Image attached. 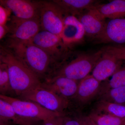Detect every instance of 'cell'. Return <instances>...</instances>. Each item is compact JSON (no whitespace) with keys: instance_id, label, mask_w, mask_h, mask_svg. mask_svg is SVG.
<instances>
[{"instance_id":"obj_1","label":"cell","mask_w":125,"mask_h":125,"mask_svg":"<svg viewBox=\"0 0 125 125\" xmlns=\"http://www.w3.org/2000/svg\"><path fill=\"white\" fill-rule=\"evenodd\" d=\"M5 46L40 79L49 78L60 67L51 56L30 41L20 42L8 38Z\"/></svg>"},{"instance_id":"obj_2","label":"cell","mask_w":125,"mask_h":125,"mask_svg":"<svg viewBox=\"0 0 125 125\" xmlns=\"http://www.w3.org/2000/svg\"><path fill=\"white\" fill-rule=\"evenodd\" d=\"M0 61L7 65L11 88L18 97L42 84L38 76L5 46H1Z\"/></svg>"},{"instance_id":"obj_3","label":"cell","mask_w":125,"mask_h":125,"mask_svg":"<svg viewBox=\"0 0 125 125\" xmlns=\"http://www.w3.org/2000/svg\"><path fill=\"white\" fill-rule=\"evenodd\" d=\"M103 53L101 50L94 53L79 55L69 63H64L49 78L63 76L80 81L90 74Z\"/></svg>"},{"instance_id":"obj_4","label":"cell","mask_w":125,"mask_h":125,"mask_svg":"<svg viewBox=\"0 0 125 125\" xmlns=\"http://www.w3.org/2000/svg\"><path fill=\"white\" fill-rule=\"evenodd\" d=\"M41 84L24 93L19 98L37 103L51 111L66 114V110L70 107V101L43 88Z\"/></svg>"},{"instance_id":"obj_5","label":"cell","mask_w":125,"mask_h":125,"mask_svg":"<svg viewBox=\"0 0 125 125\" xmlns=\"http://www.w3.org/2000/svg\"><path fill=\"white\" fill-rule=\"evenodd\" d=\"M0 98L10 104L19 116L35 122L39 121L43 122L55 117L66 114L51 111L37 103L11 96L0 94Z\"/></svg>"},{"instance_id":"obj_6","label":"cell","mask_w":125,"mask_h":125,"mask_svg":"<svg viewBox=\"0 0 125 125\" xmlns=\"http://www.w3.org/2000/svg\"><path fill=\"white\" fill-rule=\"evenodd\" d=\"M39 1L41 29L60 36L63 29L65 12L52 0Z\"/></svg>"},{"instance_id":"obj_7","label":"cell","mask_w":125,"mask_h":125,"mask_svg":"<svg viewBox=\"0 0 125 125\" xmlns=\"http://www.w3.org/2000/svg\"><path fill=\"white\" fill-rule=\"evenodd\" d=\"M30 42L50 55L61 66L66 60V52L68 48L60 36L48 31H39Z\"/></svg>"},{"instance_id":"obj_8","label":"cell","mask_w":125,"mask_h":125,"mask_svg":"<svg viewBox=\"0 0 125 125\" xmlns=\"http://www.w3.org/2000/svg\"><path fill=\"white\" fill-rule=\"evenodd\" d=\"M6 25L8 38L20 42L30 41L41 29L39 19H23L14 15L10 16Z\"/></svg>"},{"instance_id":"obj_9","label":"cell","mask_w":125,"mask_h":125,"mask_svg":"<svg viewBox=\"0 0 125 125\" xmlns=\"http://www.w3.org/2000/svg\"><path fill=\"white\" fill-rule=\"evenodd\" d=\"M102 82L89 74L79 81L75 97L70 102V107L74 106L76 109H82L94 99L97 98Z\"/></svg>"},{"instance_id":"obj_10","label":"cell","mask_w":125,"mask_h":125,"mask_svg":"<svg viewBox=\"0 0 125 125\" xmlns=\"http://www.w3.org/2000/svg\"><path fill=\"white\" fill-rule=\"evenodd\" d=\"M79 81L65 76H56L45 80L41 85L70 102L76 95Z\"/></svg>"},{"instance_id":"obj_11","label":"cell","mask_w":125,"mask_h":125,"mask_svg":"<svg viewBox=\"0 0 125 125\" xmlns=\"http://www.w3.org/2000/svg\"><path fill=\"white\" fill-rule=\"evenodd\" d=\"M0 5L9 9L14 16L23 19H39V1L0 0Z\"/></svg>"},{"instance_id":"obj_12","label":"cell","mask_w":125,"mask_h":125,"mask_svg":"<svg viewBox=\"0 0 125 125\" xmlns=\"http://www.w3.org/2000/svg\"><path fill=\"white\" fill-rule=\"evenodd\" d=\"M85 35L83 25L76 16L66 13L64 26L60 37L68 48L82 42Z\"/></svg>"},{"instance_id":"obj_13","label":"cell","mask_w":125,"mask_h":125,"mask_svg":"<svg viewBox=\"0 0 125 125\" xmlns=\"http://www.w3.org/2000/svg\"><path fill=\"white\" fill-rule=\"evenodd\" d=\"M122 64L123 61L108 52H103L91 74L100 82L106 81L122 66Z\"/></svg>"},{"instance_id":"obj_14","label":"cell","mask_w":125,"mask_h":125,"mask_svg":"<svg viewBox=\"0 0 125 125\" xmlns=\"http://www.w3.org/2000/svg\"><path fill=\"white\" fill-rule=\"evenodd\" d=\"M83 12L78 16V19L83 25L85 35L95 39L102 33L106 22L92 7Z\"/></svg>"},{"instance_id":"obj_15","label":"cell","mask_w":125,"mask_h":125,"mask_svg":"<svg viewBox=\"0 0 125 125\" xmlns=\"http://www.w3.org/2000/svg\"><path fill=\"white\" fill-rule=\"evenodd\" d=\"M98 42L125 43V18L110 20L106 22L102 33L95 39Z\"/></svg>"},{"instance_id":"obj_16","label":"cell","mask_w":125,"mask_h":125,"mask_svg":"<svg viewBox=\"0 0 125 125\" xmlns=\"http://www.w3.org/2000/svg\"><path fill=\"white\" fill-rule=\"evenodd\" d=\"M104 19L111 20L125 18V0H114L92 7Z\"/></svg>"},{"instance_id":"obj_17","label":"cell","mask_w":125,"mask_h":125,"mask_svg":"<svg viewBox=\"0 0 125 125\" xmlns=\"http://www.w3.org/2000/svg\"><path fill=\"white\" fill-rule=\"evenodd\" d=\"M35 123L19 116L10 104L0 98V125H34Z\"/></svg>"},{"instance_id":"obj_18","label":"cell","mask_w":125,"mask_h":125,"mask_svg":"<svg viewBox=\"0 0 125 125\" xmlns=\"http://www.w3.org/2000/svg\"><path fill=\"white\" fill-rule=\"evenodd\" d=\"M52 1L66 13L75 16H79L84 10L98 4L99 2L94 0H54Z\"/></svg>"},{"instance_id":"obj_19","label":"cell","mask_w":125,"mask_h":125,"mask_svg":"<svg viewBox=\"0 0 125 125\" xmlns=\"http://www.w3.org/2000/svg\"><path fill=\"white\" fill-rule=\"evenodd\" d=\"M92 111L98 113L125 118V104H118L102 99H98Z\"/></svg>"},{"instance_id":"obj_20","label":"cell","mask_w":125,"mask_h":125,"mask_svg":"<svg viewBox=\"0 0 125 125\" xmlns=\"http://www.w3.org/2000/svg\"><path fill=\"white\" fill-rule=\"evenodd\" d=\"M125 86V65H122L112 75L109 80L102 83V87L98 97L109 90Z\"/></svg>"},{"instance_id":"obj_21","label":"cell","mask_w":125,"mask_h":125,"mask_svg":"<svg viewBox=\"0 0 125 125\" xmlns=\"http://www.w3.org/2000/svg\"><path fill=\"white\" fill-rule=\"evenodd\" d=\"M88 116L97 125H125V118L92 111Z\"/></svg>"},{"instance_id":"obj_22","label":"cell","mask_w":125,"mask_h":125,"mask_svg":"<svg viewBox=\"0 0 125 125\" xmlns=\"http://www.w3.org/2000/svg\"><path fill=\"white\" fill-rule=\"evenodd\" d=\"M0 93L1 95L9 96L14 93L11 88L9 70L7 65L0 61Z\"/></svg>"},{"instance_id":"obj_23","label":"cell","mask_w":125,"mask_h":125,"mask_svg":"<svg viewBox=\"0 0 125 125\" xmlns=\"http://www.w3.org/2000/svg\"><path fill=\"white\" fill-rule=\"evenodd\" d=\"M120 104H125V86L109 90L97 98Z\"/></svg>"},{"instance_id":"obj_24","label":"cell","mask_w":125,"mask_h":125,"mask_svg":"<svg viewBox=\"0 0 125 125\" xmlns=\"http://www.w3.org/2000/svg\"><path fill=\"white\" fill-rule=\"evenodd\" d=\"M101 50L115 56L121 60H125V45L109 46Z\"/></svg>"},{"instance_id":"obj_25","label":"cell","mask_w":125,"mask_h":125,"mask_svg":"<svg viewBox=\"0 0 125 125\" xmlns=\"http://www.w3.org/2000/svg\"><path fill=\"white\" fill-rule=\"evenodd\" d=\"M63 125H83L81 115L66 114L64 116Z\"/></svg>"},{"instance_id":"obj_26","label":"cell","mask_w":125,"mask_h":125,"mask_svg":"<svg viewBox=\"0 0 125 125\" xmlns=\"http://www.w3.org/2000/svg\"><path fill=\"white\" fill-rule=\"evenodd\" d=\"M11 11L0 5V25H5L10 18Z\"/></svg>"},{"instance_id":"obj_27","label":"cell","mask_w":125,"mask_h":125,"mask_svg":"<svg viewBox=\"0 0 125 125\" xmlns=\"http://www.w3.org/2000/svg\"><path fill=\"white\" fill-rule=\"evenodd\" d=\"M66 114L58 116L44 121L43 122L42 125H63L64 116Z\"/></svg>"},{"instance_id":"obj_28","label":"cell","mask_w":125,"mask_h":125,"mask_svg":"<svg viewBox=\"0 0 125 125\" xmlns=\"http://www.w3.org/2000/svg\"><path fill=\"white\" fill-rule=\"evenodd\" d=\"M81 117L83 125H97L88 115L87 116L81 115Z\"/></svg>"},{"instance_id":"obj_29","label":"cell","mask_w":125,"mask_h":125,"mask_svg":"<svg viewBox=\"0 0 125 125\" xmlns=\"http://www.w3.org/2000/svg\"><path fill=\"white\" fill-rule=\"evenodd\" d=\"M9 33V29L6 25H0V39H2Z\"/></svg>"},{"instance_id":"obj_30","label":"cell","mask_w":125,"mask_h":125,"mask_svg":"<svg viewBox=\"0 0 125 125\" xmlns=\"http://www.w3.org/2000/svg\"><path fill=\"white\" fill-rule=\"evenodd\" d=\"M14 124H13V123H11V124H10V125H14Z\"/></svg>"}]
</instances>
